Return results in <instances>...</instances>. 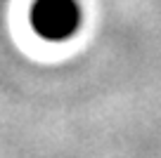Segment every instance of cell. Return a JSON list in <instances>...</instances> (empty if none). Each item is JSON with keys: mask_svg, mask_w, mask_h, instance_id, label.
I'll use <instances>...</instances> for the list:
<instances>
[{"mask_svg": "<svg viewBox=\"0 0 161 158\" xmlns=\"http://www.w3.org/2000/svg\"><path fill=\"white\" fill-rule=\"evenodd\" d=\"M31 24L40 38L59 43L78 31L80 10L76 0H38L31 10Z\"/></svg>", "mask_w": 161, "mask_h": 158, "instance_id": "6da1fadb", "label": "cell"}]
</instances>
